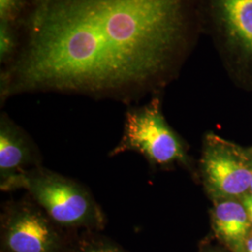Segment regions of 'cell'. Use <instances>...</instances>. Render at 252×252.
Masks as SVG:
<instances>
[{"mask_svg":"<svg viewBox=\"0 0 252 252\" xmlns=\"http://www.w3.org/2000/svg\"><path fill=\"white\" fill-rule=\"evenodd\" d=\"M29 0H0V22L21 27Z\"/></svg>","mask_w":252,"mask_h":252,"instance_id":"8fae6325","label":"cell"},{"mask_svg":"<svg viewBox=\"0 0 252 252\" xmlns=\"http://www.w3.org/2000/svg\"><path fill=\"white\" fill-rule=\"evenodd\" d=\"M250 194H252V182H251V188H250V192H249Z\"/></svg>","mask_w":252,"mask_h":252,"instance_id":"5bb4252c","label":"cell"},{"mask_svg":"<svg viewBox=\"0 0 252 252\" xmlns=\"http://www.w3.org/2000/svg\"><path fill=\"white\" fill-rule=\"evenodd\" d=\"M4 192L24 190L54 222L70 234L102 232L107 217L90 189L43 165L0 185Z\"/></svg>","mask_w":252,"mask_h":252,"instance_id":"7a4b0ae2","label":"cell"},{"mask_svg":"<svg viewBox=\"0 0 252 252\" xmlns=\"http://www.w3.org/2000/svg\"><path fill=\"white\" fill-rule=\"evenodd\" d=\"M74 235L57 225L27 193L2 204L0 252H70Z\"/></svg>","mask_w":252,"mask_h":252,"instance_id":"5b68a950","label":"cell"},{"mask_svg":"<svg viewBox=\"0 0 252 252\" xmlns=\"http://www.w3.org/2000/svg\"><path fill=\"white\" fill-rule=\"evenodd\" d=\"M42 165V153L32 136L6 112H1L0 185Z\"/></svg>","mask_w":252,"mask_h":252,"instance_id":"52a82bcc","label":"cell"},{"mask_svg":"<svg viewBox=\"0 0 252 252\" xmlns=\"http://www.w3.org/2000/svg\"><path fill=\"white\" fill-rule=\"evenodd\" d=\"M203 34L211 38L226 72L252 92V0H200Z\"/></svg>","mask_w":252,"mask_h":252,"instance_id":"277c9868","label":"cell"},{"mask_svg":"<svg viewBox=\"0 0 252 252\" xmlns=\"http://www.w3.org/2000/svg\"><path fill=\"white\" fill-rule=\"evenodd\" d=\"M240 200H241L244 207H245V209L247 211V214H248L250 222H251V225H252V195L250 194V193H248V194H246Z\"/></svg>","mask_w":252,"mask_h":252,"instance_id":"7c38bea8","label":"cell"},{"mask_svg":"<svg viewBox=\"0 0 252 252\" xmlns=\"http://www.w3.org/2000/svg\"><path fill=\"white\" fill-rule=\"evenodd\" d=\"M128 152L143 156L153 171L180 167L198 180L197 165L189 154L188 145L163 115L161 94L126 110L123 135L108 157Z\"/></svg>","mask_w":252,"mask_h":252,"instance_id":"3957f363","label":"cell"},{"mask_svg":"<svg viewBox=\"0 0 252 252\" xmlns=\"http://www.w3.org/2000/svg\"><path fill=\"white\" fill-rule=\"evenodd\" d=\"M70 252H131L100 231H84L74 235Z\"/></svg>","mask_w":252,"mask_h":252,"instance_id":"9c48e42d","label":"cell"},{"mask_svg":"<svg viewBox=\"0 0 252 252\" xmlns=\"http://www.w3.org/2000/svg\"><path fill=\"white\" fill-rule=\"evenodd\" d=\"M21 42L20 27L0 22V63L4 66L10 63L18 53Z\"/></svg>","mask_w":252,"mask_h":252,"instance_id":"30bf717a","label":"cell"},{"mask_svg":"<svg viewBox=\"0 0 252 252\" xmlns=\"http://www.w3.org/2000/svg\"><path fill=\"white\" fill-rule=\"evenodd\" d=\"M199 252H225L221 248H219L215 245L210 243L208 240L203 241L200 244Z\"/></svg>","mask_w":252,"mask_h":252,"instance_id":"4fadbf2b","label":"cell"},{"mask_svg":"<svg viewBox=\"0 0 252 252\" xmlns=\"http://www.w3.org/2000/svg\"><path fill=\"white\" fill-rule=\"evenodd\" d=\"M0 103L24 94L130 105L161 94L203 34L200 0H29Z\"/></svg>","mask_w":252,"mask_h":252,"instance_id":"6da1fadb","label":"cell"},{"mask_svg":"<svg viewBox=\"0 0 252 252\" xmlns=\"http://www.w3.org/2000/svg\"><path fill=\"white\" fill-rule=\"evenodd\" d=\"M198 181L210 201L241 199L250 192L252 154L214 132L203 136L197 164Z\"/></svg>","mask_w":252,"mask_h":252,"instance_id":"8992f818","label":"cell"},{"mask_svg":"<svg viewBox=\"0 0 252 252\" xmlns=\"http://www.w3.org/2000/svg\"><path fill=\"white\" fill-rule=\"evenodd\" d=\"M249 150H250V151H251V153H252V147H250V148H249Z\"/></svg>","mask_w":252,"mask_h":252,"instance_id":"9a60e30c","label":"cell"},{"mask_svg":"<svg viewBox=\"0 0 252 252\" xmlns=\"http://www.w3.org/2000/svg\"><path fill=\"white\" fill-rule=\"evenodd\" d=\"M209 220L214 237L230 252H245L252 225L240 199L212 201Z\"/></svg>","mask_w":252,"mask_h":252,"instance_id":"ba28073f","label":"cell"}]
</instances>
